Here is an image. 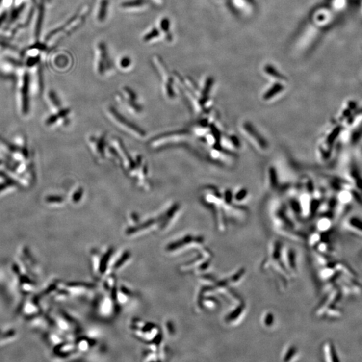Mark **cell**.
I'll use <instances>...</instances> for the list:
<instances>
[{"label": "cell", "mask_w": 362, "mask_h": 362, "mask_svg": "<svg viewBox=\"0 0 362 362\" xmlns=\"http://www.w3.org/2000/svg\"><path fill=\"white\" fill-rule=\"evenodd\" d=\"M150 6L153 5L149 0H127L120 4L121 8L129 10H140Z\"/></svg>", "instance_id": "obj_4"}, {"label": "cell", "mask_w": 362, "mask_h": 362, "mask_svg": "<svg viewBox=\"0 0 362 362\" xmlns=\"http://www.w3.org/2000/svg\"><path fill=\"white\" fill-rule=\"evenodd\" d=\"M350 225L354 228L362 232V221L357 217H353L350 219Z\"/></svg>", "instance_id": "obj_9"}, {"label": "cell", "mask_w": 362, "mask_h": 362, "mask_svg": "<svg viewBox=\"0 0 362 362\" xmlns=\"http://www.w3.org/2000/svg\"><path fill=\"white\" fill-rule=\"evenodd\" d=\"M131 64H132V60L129 56H122L120 58V61H119V66L122 69H129L131 67Z\"/></svg>", "instance_id": "obj_8"}, {"label": "cell", "mask_w": 362, "mask_h": 362, "mask_svg": "<svg viewBox=\"0 0 362 362\" xmlns=\"http://www.w3.org/2000/svg\"><path fill=\"white\" fill-rule=\"evenodd\" d=\"M153 61L155 68L157 69V71L162 78V81H163L164 91L166 95L169 98H173L175 93H174L173 87V78L171 73L167 68V66L164 63V61L160 56H153Z\"/></svg>", "instance_id": "obj_2"}, {"label": "cell", "mask_w": 362, "mask_h": 362, "mask_svg": "<svg viewBox=\"0 0 362 362\" xmlns=\"http://www.w3.org/2000/svg\"><path fill=\"white\" fill-rule=\"evenodd\" d=\"M96 64L97 73L100 76L107 74L113 69V61L105 42L101 41L97 45Z\"/></svg>", "instance_id": "obj_1"}, {"label": "cell", "mask_w": 362, "mask_h": 362, "mask_svg": "<svg viewBox=\"0 0 362 362\" xmlns=\"http://www.w3.org/2000/svg\"><path fill=\"white\" fill-rule=\"evenodd\" d=\"M109 0H99L96 7V18L100 23H103L108 14Z\"/></svg>", "instance_id": "obj_6"}, {"label": "cell", "mask_w": 362, "mask_h": 362, "mask_svg": "<svg viewBox=\"0 0 362 362\" xmlns=\"http://www.w3.org/2000/svg\"><path fill=\"white\" fill-rule=\"evenodd\" d=\"M162 35V32L158 27H153L144 34L142 40L144 43H151L154 40L158 39Z\"/></svg>", "instance_id": "obj_7"}, {"label": "cell", "mask_w": 362, "mask_h": 362, "mask_svg": "<svg viewBox=\"0 0 362 362\" xmlns=\"http://www.w3.org/2000/svg\"><path fill=\"white\" fill-rule=\"evenodd\" d=\"M159 29H160L162 35H164L166 41L171 43L173 40V34L171 31V20L168 17L160 18L159 21Z\"/></svg>", "instance_id": "obj_5"}, {"label": "cell", "mask_w": 362, "mask_h": 362, "mask_svg": "<svg viewBox=\"0 0 362 362\" xmlns=\"http://www.w3.org/2000/svg\"><path fill=\"white\" fill-rule=\"evenodd\" d=\"M109 110L111 118L115 120V122L118 125L119 124V125L121 126L122 129H124L126 131H129L131 134L134 135V136H140V138L144 136V131H142V129H138V128L134 127L135 126H133L132 124L126 122L127 120L123 118V117L121 116V115L119 114V113L118 114V113L115 111L113 108L109 109Z\"/></svg>", "instance_id": "obj_3"}]
</instances>
